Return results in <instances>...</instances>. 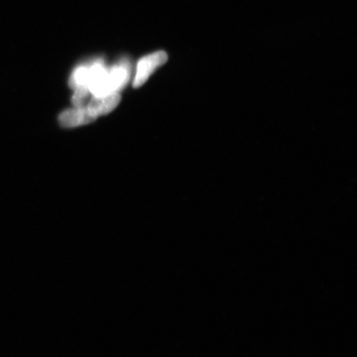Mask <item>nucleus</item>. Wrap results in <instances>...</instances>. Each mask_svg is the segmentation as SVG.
<instances>
[{
	"instance_id": "obj_3",
	"label": "nucleus",
	"mask_w": 357,
	"mask_h": 357,
	"mask_svg": "<svg viewBox=\"0 0 357 357\" xmlns=\"http://www.w3.org/2000/svg\"><path fill=\"white\" fill-rule=\"evenodd\" d=\"M96 119L87 107H82L64 111L59 116V122L62 127L75 128L93 123Z\"/></svg>"
},
{
	"instance_id": "obj_2",
	"label": "nucleus",
	"mask_w": 357,
	"mask_h": 357,
	"mask_svg": "<svg viewBox=\"0 0 357 357\" xmlns=\"http://www.w3.org/2000/svg\"><path fill=\"white\" fill-rule=\"evenodd\" d=\"M167 60V52L162 51L151 53V54L142 58L137 66L136 77L134 79L133 86L135 88L141 87L149 79L150 75L159 66L166 63Z\"/></svg>"
},
{
	"instance_id": "obj_1",
	"label": "nucleus",
	"mask_w": 357,
	"mask_h": 357,
	"mask_svg": "<svg viewBox=\"0 0 357 357\" xmlns=\"http://www.w3.org/2000/svg\"><path fill=\"white\" fill-rule=\"evenodd\" d=\"M130 64L128 60L125 59L111 67L107 70L105 77L100 86L92 92L93 96L100 97L118 93L119 89L127 84L130 77Z\"/></svg>"
},
{
	"instance_id": "obj_4",
	"label": "nucleus",
	"mask_w": 357,
	"mask_h": 357,
	"mask_svg": "<svg viewBox=\"0 0 357 357\" xmlns=\"http://www.w3.org/2000/svg\"><path fill=\"white\" fill-rule=\"evenodd\" d=\"M120 100H121V96L118 93L100 97L93 96L89 101L87 109L97 118L98 116L109 114L118 106Z\"/></svg>"
},
{
	"instance_id": "obj_5",
	"label": "nucleus",
	"mask_w": 357,
	"mask_h": 357,
	"mask_svg": "<svg viewBox=\"0 0 357 357\" xmlns=\"http://www.w3.org/2000/svg\"><path fill=\"white\" fill-rule=\"evenodd\" d=\"M75 93L73 97V104L75 108H82L88 99L89 89L86 86H78L75 88Z\"/></svg>"
}]
</instances>
